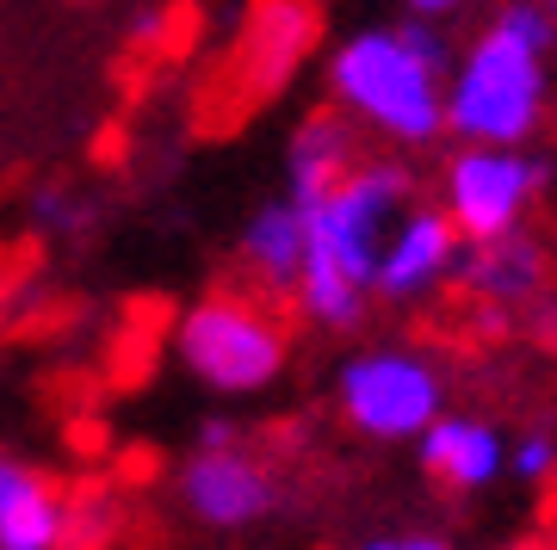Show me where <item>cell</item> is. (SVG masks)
<instances>
[{
  "label": "cell",
  "mask_w": 557,
  "mask_h": 550,
  "mask_svg": "<svg viewBox=\"0 0 557 550\" xmlns=\"http://www.w3.org/2000/svg\"><path fill=\"white\" fill-rule=\"evenodd\" d=\"M180 508L193 513L205 532H248L278 513V476L255 452H242L236 439L199 446L174 476Z\"/></svg>",
  "instance_id": "52a82bcc"
},
{
  "label": "cell",
  "mask_w": 557,
  "mask_h": 550,
  "mask_svg": "<svg viewBox=\"0 0 557 550\" xmlns=\"http://www.w3.org/2000/svg\"><path fill=\"white\" fill-rule=\"evenodd\" d=\"M298 260H304V211L292 198H273V204H260L242 223V266L267 291H292L298 285Z\"/></svg>",
  "instance_id": "4fadbf2b"
},
{
  "label": "cell",
  "mask_w": 557,
  "mask_h": 550,
  "mask_svg": "<svg viewBox=\"0 0 557 550\" xmlns=\"http://www.w3.org/2000/svg\"><path fill=\"white\" fill-rule=\"evenodd\" d=\"M458 285L483 303H502V310H515V303H533L545 291V248H539L527 229H502V236H483V241H465V254H458Z\"/></svg>",
  "instance_id": "8fae6325"
},
{
  "label": "cell",
  "mask_w": 557,
  "mask_h": 550,
  "mask_svg": "<svg viewBox=\"0 0 557 550\" xmlns=\"http://www.w3.org/2000/svg\"><path fill=\"white\" fill-rule=\"evenodd\" d=\"M372 550H446L453 538H440V532H384V538H366Z\"/></svg>",
  "instance_id": "ac0fdd59"
},
{
  "label": "cell",
  "mask_w": 557,
  "mask_h": 550,
  "mask_svg": "<svg viewBox=\"0 0 557 550\" xmlns=\"http://www.w3.org/2000/svg\"><path fill=\"white\" fill-rule=\"evenodd\" d=\"M416 446H421V471L440 476L453 495H478L508 471L502 433L490 427V421H478V414H446L440 409L434 421L416 433Z\"/></svg>",
  "instance_id": "9c48e42d"
},
{
  "label": "cell",
  "mask_w": 557,
  "mask_h": 550,
  "mask_svg": "<svg viewBox=\"0 0 557 550\" xmlns=\"http://www.w3.org/2000/svg\"><path fill=\"white\" fill-rule=\"evenodd\" d=\"M545 124V50L490 25L446 68V130L458 142H527Z\"/></svg>",
  "instance_id": "277c9868"
},
{
  "label": "cell",
  "mask_w": 557,
  "mask_h": 550,
  "mask_svg": "<svg viewBox=\"0 0 557 550\" xmlns=\"http://www.w3.org/2000/svg\"><path fill=\"white\" fill-rule=\"evenodd\" d=\"M446 38L434 20L366 25L329 57V99L366 130L403 149H428L446 137Z\"/></svg>",
  "instance_id": "7a4b0ae2"
},
{
  "label": "cell",
  "mask_w": 557,
  "mask_h": 550,
  "mask_svg": "<svg viewBox=\"0 0 557 550\" xmlns=\"http://www.w3.org/2000/svg\"><path fill=\"white\" fill-rule=\"evenodd\" d=\"M310 38H317V13H310L304 0H273L255 20V50H248L255 68H260V87H273V80L292 75L298 57L310 50Z\"/></svg>",
  "instance_id": "5bb4252c"
},
{
  "label": "cell",
  "mask_w": 557,
  "mask_h": 550,
  "mask_svg": "<svg viewBox=\"0 0 557 550\" xmlns=\"http://www.w3.org/2000/svg\"><path fill=\"white\" fill-rule=\"evenodd\" d=\"M223 439H236L230 421H205V427H199V446H223Z\"/></svg>",
  "instance_id": "ffe728a7"
},
{
  "label": "cell",
  "mask_w": 557,
  "mask_h": 550,
  "mask_svg": "<svg viewBox=\"0 0 557 550\" xmlns=\"http://www.w3.org/2000/svg\"><path fill=\"white\" fill-rule=\"evenodd\" d=\"M335 402L354 433L379 439V446H403L446 409V377L434 359L409 353V347H372L341 365Z\"/></svg>",
  "instance_id": "5b68a950"
},
{
  "label": "cell",
  "mask_w": 557,
  "mask_h": 550,
  "mask_svg": "<svg viewBox=\"0 0 557 550\" xmlns=\"http://www.w3.org/2000/svg\"><path fill=\"white\" fill-rule=\"evenodd\" d=\"M458 254H465V236H458L453 216L440 211V204H409L379 248L372 297H384V303H421L440 285H453Z\"/></svg>",
  "instance_id": "ba28073f"
},
{
  "label": "cell",
  "mask_w": 557,
  "mask_h": 550,
  "mask_svg": "<svg viewBox=\"0 0 557 550\" xmlns=\"http://www.w3.org/2000/svg\"><path fill=\"white\" fill-rule=\"evenodd\" d=\"M416 20H446V13H458V7H471V0H403Z\"/></svg>",
  "instance_id": "d6986e66"
},
{
  "label": "cell",
  "mask_w": 557,
  "mask_h": 550,
  "mask_svg": "<svg viewBox=\"0 0 557 550\" xmlns=\"http://www.w3.org/2000/svg\"><path fill=\"white\" fill-rule=\"evenodd\" d=\"M502 32H515L520 43H533V50H552L557 43V20H552V7H539V0H508V7H496V20Z\"/></svg>",
  "instance_id": "9a60e30c"
},
{
  "label": "cell",
  "mask_w": 557,
  "mask_h": 550,
  "mask_svg": "<svg viewBox=\"0 0 557 550\" xmlns=\"http://www.w3.org/2000/svg\"><path fill=\"white\" fill-rule=\"evenodd\" d=\"M69 545V495L25 458L0 452V550Z\"/></svg>",
  "instance_id": "30bf717a"
},
{
  "label": "cell",
  "mask_w": 557,
  "mask_h": 550,
  "mask_svg": "<svg viewBox=\"0 0 557 550\" xmlns=\"http://www.w3.org/2000/svg\"><path fill=\"white\" fill-rule=\"evenodd\" d=\"M545 179H552V161L527 155L520 142H465L440 174V211L458 223L465 241L502 236L527 223Z\"/></svg>",
  "instance_id": "8992f818"
},
{
  "label": "cell",
  "mask_w": 557,
  "mask_h": 550,
  "mask_svg": "<svg viewBox=\"0 0 557 550\" xmlns=\"http://www.w3.org/2000/svg\"><path fill=\"white\" fill-rule=\"evenodd\" d=\"M508 471L520 476V483H552L557 476V439L552 433H527V439H520L515 452H508Z\"/></svg>",
  "instance_id": "2e32d148"
},
{
  "label": "cell",
  "mask_w": 557,
  "mask_h": 550,
  "mask_svg": "<svg viewBox=\"0 0 557 550\" xmlns=\"http://www.w3.org/2000/svg\"><path fill=\"white\" fill-rule=\"evenodd\" d=\"M32 223H38V229H50V236H75L81 223H87V211H81L62 186H50V192L32 198Z\"/></svg>",
  "instance_id": "e0dca14e"
},
{
  "label": "cell",
  "mask_w": 557,
  "mask_h": 550,
  "mask_svg": "<svg viewBox=\"0 0 557 550\" xmlns=\"http://www.w3.org/2000/svg\"><path fill=\"white\" fill-rule=\"evenodd\" d=\"M416 179L403 161H354L322 198L298 204L304 211V260H298V310L317 328H359L372 303V266H379L384 236L409 211Z\"/></svg>",
  "instance_id": "6da1fadb"
},
{
  "label": "cell",
  "mask_w": 557,
  "mask_h": 550,
  "mask_svg": "<svg viewBox=\"0 0 557 550\" xmlns=\"http://www.w3.org/2000/svg\"><path fill=\"white\" fill-rule=\"evenodd\" d=\"M354 161H359V124L347 118L341 105L304 118L292 149H285V198H292V204H310V198L329 192Z\"/></svg>",
  "instance_id": "7c38bea8"
},
{
  "label": "cell",
  "mask_w": 557,
  "mask_h": 550,
  "mask_svg": "<svg viewBox=\"0 0 557 550\" xmlns=\"http://www.w3.org/2000/svg\"><path fill=\"white\" fill-rule=\"evenodd\" d=\"M552 20H557V0H552Z\"/></svg>",
  "instance_id": "44dd1931"
},
{
  "label": "cell",
  "mask_w": 557,
  "mask_h": 550,
  "mask_svg": "<svg viewBox=\"0 0 557 550\" xmlns=\"http://www.w3.org/2000/svg\"><path fill=\"white\" fill-rule=\"evenodd\" d=\"M174 359L180 372L205 384L211 396H260L278 384L285 359H292V340H285V322L260 297L211 291L193 310H180Z\"/></svg>",
  "instance_id": "3957f363"
}]
</instances>
